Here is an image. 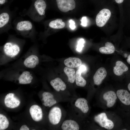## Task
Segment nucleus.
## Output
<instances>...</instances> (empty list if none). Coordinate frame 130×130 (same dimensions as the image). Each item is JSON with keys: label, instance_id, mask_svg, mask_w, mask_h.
Masks as SVG:
<instances>
[{"label": "nucleus", "instance_id": "f257e3e1", "mask_svg": "<svg viewBox=\"0 0 130 130\" xmlns=\"http://www.w3.org/2000/svg\"><path fill=\"white\" fill-rule=\"evenodd\" d=\"M25 43L24 40L14 37H10L0 49V65H6L18 59Z\"/></svg>", "mask_w": 130, "mask_h": 130}, {"label": "nucleus", "instance_id": "f03ea898", "mask_svg": "<svg viewBox=\"0 0 130 130\" xmlns=\"http://www.w3.org/2000/svg\"><path fill=\"white\" fill-rule=\"evenodd\" d=\"M38 50L37 46H32L12 64L11 67H20L35 71L38 69L41 61Z\"/></svg>", "mask_w": 130, "mask_h": 130}, {"label": "nucleus", "instance_id": "7ed1b4c3", "mask_svg": "<svg viewBox=\"0 0 130 130\" xmlns=\"http://www.w3.org/2000/svg\"><path fill=\"white\" fill-rule=\"evenodd\" d=\"M32 71L19 67H10L1 71V73L16 76L18 83L29 84L33 79Z\"/></svg>", "mask_w": 130, "mask_h": 130}, {"label": "nucleus", "instance_id": "20e7f679", "mask_svg": "<svg viewBox=\"0 0 130 130\" xmlns=\"http://www.w3.org/2000/svg\"><path fill=\"white\" fill-rule=\"evenodd\" d=\"M17 31L23 36L33 39L34 35L32 34L33 25L32 23L28 20L21 21L17 24Z\"/></svg>", "mask_w": 130, "mask_h": 130}, {"label": "nucleus", "instance_id": "39448f33", "mask_svg": "<svg viewBox=\"0 0 130 130\" xmlns=\"http://www.w3.org/2000/svg\"><path fill=\"white\" fill-rule=\"evenodd\" d=\"M94 119L101 127L107 129H111L114 127L113 123L107 118L106 114L104 112L101 113L95 116Z\"/></svg>", "mask_w": 130, "mask_h": 130}, {"label": "nucleus", "instance_id": "423d86ee", "mask_svg": "<svg viewBox=\"0 0 130 130\" xmlns=\"http://www.w3.org/2000/svg\"><path fill=\"white\" fill-rule=\"evenodd\" d=\"M111 15V13L108 9L104 8L100 11L96 17L97 26L99 27L104 26L109 19Z\"/></svg>", "mask_w": 130, "mask_h": 130}, {"label": "nucleus", "instance_id": "0eeeda50", "mask_svg": "<svg viewBox=\"0 0 130 130\" xmlns=\"http://www.w3.org/2000/svg\"><path fill=\"white\" fill-rule=\"evenodd\" d=\"M58 7L61 12H66L75 7L74 0H56Z\"/></svg>", "mask_w": 130, "mask_h": 130}, {"label": "nucleus", "instance_id": "6e6552de", "mask_svg": "<svg viewBox=\"0 0 130 130\" xmlns=\"http://www.w3.org/2000/svg\"><path fill=\"white\" fill-rule=\"evenodd\" d=\"M62 116L60 109L56 107H53L50 110L48 114L50 122L52 124L56 125L60 122Z\"/></svg>", "mask_w": 130, "mask_h": 130}, {"label": "nucleus", "instance_id": "1a4fd4ad", "mask_svg": "<svg viewBox=\"0 0 130 130\" xmlns=\"http://www.w3.org/2000/svg\"><path fill=\"white\" fill-rule=\"evenodd\" d=\"M107 75V72L104 68L102 67L98 69L93 76L94 84L97 85L100 84Z\"/></svg>", "mask_w": 130, "mask_h": 130}, {"label": "nucleus", "instance_id": "9d476101", "mask_svg": "<svg viewBox=\"0 0 130 130\" xmlns=\"http://www.w3.org/2000/svg\"><path fill=\"white\" fill-rule=\"evenodd\" d=\"M116 94L123 104L127 105H130V93L127 91L123 89L118 90Z\"/></svg>", "mask_w": 130, "mask_h": 130}, {"label": "nucleus", "instance_id": "9b49d317", "mask_svg": "<svg viewBox=\"0 0 130 130\" xmlns=\"http://www.w3.org/2000/svg\"><path fill=\"white\" fill-rule=\"evenodd\" d=\"M116 94L113 91H110L105 92L103 94V99L106 101L107 106L109 108L112 107L116 103L117 98Z\"/></svg>", "mask_w": 130, "mask_h": 130}, {"label": "nucleus", "instance_id": "f8f14e48", "mask_svg": "<svg viewBox=\"0 0 130 130\" xmlns=\"http://www.w3.org/2000/svg\"><path fill=\"white\" fill-rule=\"evenodd\" d=\"M35 13L39 16L44 15L46 7V4L44 0H37L34 3Z\"/></svg>", "mask_w": 130, "mask_h": 130}, {"label": "nucleus", "instance_id": "ddd939ff", "mask_svg": "<svg viewBox=\"0 0 130 130\" xmlns=\"http://www.w3.org/2000/svg\"><path fill=\"white\" fill-rule=\"evenodd\" d=\"M128 70V67L122 61H117L116 63V65L113 67V71L116 75L120 76Z\"/></svg>", "mask_w": 130, "mask_h": 130}, {"label": "nucleus", "instance_id": "4468645a", "mask_svg": "<svg viewBox=\"0 0 130 130\" xmlns=\"http://www.w3.org/2000/svg\"><path fill=\"white\" fill-rule=\"evenodd\" d=\"M64 63L66 67L73 68L80 66L82 62L81 59L78 58L69 57L64 60Z\"/></svg>", "mask_w": 130, "mask_h": 130}, {"label": "nucleus", "instance_id": "2eb2a0df", "mask_svg": "<svg viewBox=\"0 0 130 130\" xmlns=\"http://www.w3.org/2000/svg\"><path fill=\"white\" fill-rule=\"evenodd\" d=\"M50 84L53 88L57 91L61 90H65L66 89V85L64 82L59 78H57L51 80Z\"/></svg>", "mask_w": 130, "mask_h": 130}, {"label": "nucleus", "instance_id": "dca6fc26", "mask_svg": "<svg viewBox=\"0 0 130 130\" xmlns=\"http://www.w3.org/2000/svg\"><path fill=\"white\" fill-rule=\"evenodd\" d=\"M61 128L63 130H78L79 129V126L75 121L68 120L63 123Z\"/></svg>", "mask_w": 130, "mask_h": 130}, {"label": "nucleus", "instance_id": "f3484780", "mask_svg": "<svg viewBox=\"0 0 130 130\" xmlns=\"http://www.w3.org/2000/svg\"><path fill=\"white\" fill-rule=\"evenodd\" d=\"M75 105L84 113H86L89 110L87 101L84 98L78 99L75 102Z\"/></svg>", "mask_w": 130, "mask_h": 130}, {"label": "nucleus", "instance_id": "a211bd4d", "mask_svg": "<svg viewBox=\"0 0 130 130\" xmlns=\"http://www.w3.org/2000/svg\"><path fill=\"white\" fill-rule=\"evenodd\" d=\"M99 50L100 52L102 53L110 54L114 52L115 48L112 43L107 42L105 43V46L100 47Z\"/></svg>", "mask_w": 130, "mask_h": 130}, {"label": "nucleus", "instance_id": "6ab92c4d", "mask_svg": "<svg viewBox=\"0 0 130 130\" xmlns=\"http://www.w3.org/2000/svg\"><path fill=\"white\" fill-rule=\"evenodd\" d=\"M64 71L68 78V81L71 83H74L75 80L76 74L75 70L67 67H65Z\"/></svg>", "mask_w": 130, "mask_h": 130}, {"label": "nucleus", "instance_id": "aec40b11", "mask_svg": "<svg viewBox=\"0 0 130 130\" xmlns=\"http://www.w3.org/2000/svg\"><path fill=\"white\" fill-rule=\"evenodd\" d=\"M82 72L79 69L77 70L76 74L75 81L76 85L78 86L84 87L86 84L85 80L82 77Z\"/></svg>", "mask_w": 130, "mask_h": 130}, {"label": "nucleus", "instance_id": "412c9836", "mask_svg": "<svg viewBox=\"0 0 130 130\" xmlns=\"http://www.w3.org/2000/svg\"><path fill=\"white\" fill-rule=\"evenodd\" d=\"M65 23L60 19H57L51 21L49 23V27L54 29H61L65 26Z\"/></svg>", "mask_w": 130, "mask_h": 130}, {"label": "nucleus", "instance_id": "4be33fe9", "mask_svg": "<svg viewBox=\"0 0 130 130\" xmlns=\"http://www.w3.org/2000/svg\"><path fill=\"white\" fill-rule=\"evenodd\" d=\"M10 19L9 14L6 12L1 13L0 14V28H2L8 23Z\"/></svg>", "mask_w": 130, "mask_h": 130}, {"label": "nucleus", "instance_id": "5701e85b", "mask_svg": "<svg viewBox=\"0 0 130 130\" xmlns=\"http://www.w3.org/2000/svg\"><path fill=\"white\" fill-rule=\"evenodd\" d=\"M84 40L83 39H79L77 45V50L79 52L81 51L83 48L84 46Z\"/></svg>", "mask_w": 130, "mask_h": 130}, {"label": "nucleus", "instance_id": "b1692460", "mask_svg": "<svg viewBox=\"0 0 130 130\" xmlns=\"http://www.w3.org/2000/svg\"><path fill=\"white\" fill-rule=\"evenodd\" d=\"M81 25L85 27L87 25V20L86 17H83L81 20Z\"/></svg>", "mask_w": 130, "mask_h": 130}, {"label": "nucleus", "instance_id": "393cba45", "mask_svg": "<svg viewBox=\"0 0 130 130\" xmlns=\"http://www.w3.org/2000/svg\"><path fill=\"white\" fill-rule=\"evenodd\" d=\"M69 22L70 23L69 27L72 30L75 29L76 28V26L74 21L71 19L69 20Z\"/></svg>", "mask_w": 130, "mask_h": 130}, {"label": "nucleus", "instance_id": "a878e982", "mask_svg": "<svg viewBox=\"0 0 130 130\" xmlns=\"http://www.w3.org/2000/svg\"><path fill=\"white\" fill-rule=\"evenodd\" d=\"M82 71V72H84L86 71V67L84 65H81L79 69Z\"/></svg>", "mask_w": 130, "mask_h": 130}, {"label": "nucleus", "instance_id": "bb28decb", "mask_svg": "<svg viewBox=\"0 0 130 130\" xmlns=\"http://www.w3.org/2000/svg\"><path fill=\"white\" fill-rule=\"evenodd\" d=\"M127 63L130 65V54L127 56Z\"/></svg>", "mask_w": 130, "mask_h": 130}, {"label": "nucleus", "instance_id": "cd10ccee", "mask_svg": "<svg viewBox=\"0 0 130 130\" xmlns=\"http://www.w3.org/2000/svg\"><path fill=\"white\" fill-rule=\"evenodd\" d=\"M115 0L117 3L120 4L122 3L123 2L124 0Z\"/></svg>", "mask_w": 130, "mask_h": 130}, {"label": "nucleus", "instance_id": "c85d7f7f", "mask_svg": "<svg viewBox=\"0 0 130 130\" xmlns=\"http://www.w3.org/2000/svg\"><path fill=\"white\" fill-rule=\"evenodd\" d=\"M6 1V0H0V4L1 5L4 4Z\"/></svg>", "mask_w": 130, "mask_h": 130}, {"label": "nucleus", "instance_id": "c756f323", "mask_svg": "<svg viewBox=\"0 0 130 130\" xmlns=\"http://www.w3.org/2000/svg\"><path fill=\"white\" fill-rule=\"evenodd\" d=\"M127 87L128 90L130 91V82L128 84Z\"/></svg>", "mask_w": 130, "mask_h": 130}]
</instances>
